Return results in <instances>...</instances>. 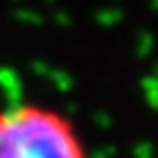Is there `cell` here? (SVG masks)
I'll return each mask as SVG.
<instances>
[{
	"label": "cell",
	"mask_w": 158,
	"mask_h": 158,
	"mask_svg": "<svg viewBox=\"0 0 158 158\" xmlns=\"http://www.w3.org/2000/svg\"><path fill=\"white\" fill-rule=\"evenodd\" d=\"M0 158H90L73 118L53 106L0 108Z\"/></svg>",
	"instance_id": "obj_1"
}]
</instances>
